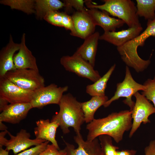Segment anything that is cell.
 I'll use <instances>...</instances> for the list:
<instances>
[{
  "instance_id": "1",
  "label": "cell",
  "mask_w": 155,
  "mask_h": 155,
  "mask_svg": "<svg viewBox=\"0 0 155 155\" xmlns=\"http://www.w3.org/2000/svg\"><path fill=\"white\" fill-rule=\"evenodd\" d=\"M132 111L125 110L114 112L101 119H94L86 125L88 130L87 140L92 141L102 135H108L118 143L123 139L125 131L132 126Z\"/></svg>"
},
{
  "instance_id": "2",
  "label": "cell",
  "mask_w": 155,
  "mask_h": 155,
  "mask_svg": "<svg viewBox=\"0 0 155 155\" xmlns=\"http://www.w3.org/2000/svg\"><path fill=\"white\" fill-rule=\"evenodd\" d=\"M58 105L59 111L53 116L51 121L58 123L64 134L69 133L71 127L76 134L80 133L81 127L85 122L81 102L68 93L63 95Z\"/></svg>"
},
{
  "instance_id": "3",
  "label": "cell",
  "mask_w": 155,
  "mask_h": 155,
  "mask_svg": "<svg viewBox=\"0 0 155 155\" xmlns=\"http://www.w3.org/2000/svg\"><path fill=\"white\" fill-rule=\"evenodd\" d=\"M147 27L138 36L123 45L117 47L122 61L127 66L133 68L137 72L143 71L150 63L149 59L144 60L138 55L137 48L143 46L146 40L150 36L155 37V18L148 20Z\"/></svg>"
},
{
  "instance_id": "4",
  "label": "cell",
  "mask_w": 155,
  "mask_h": 155,
  "mask_svg": "<svg viewBox=\"0 0 155 155\" xmlns=\"http://www.w3.org/2000/svg\"><path fill=\"white\" fill-rule=\"evenodd\" d=\"M101 5L93 4L90 0H85L88 8H94L104 11L122 20L129 28L141 25L136 6L131 0H103Z\"/></svg>"
},
{
  "instance_id": "5",
  "label": "cell",
  "mask_w": 155,
  "mask_h": 155,
  "mask_svg": "<svg viewBox=\"0 0 155 155\" xmlns=\"http://www.w3.org/2000/svg\"><path fill=\"white\" fill-rule=\"evenodd\" d=\"M20 88L34 92L45 86V80L39 71L29 69H16L4 77Z\"/></svg>"
},
{
  "instance_id": "6",
  "label": "cell",
  "mask_w": 155,
  "mask_h": 155,
  "mask_svg": "<svg viewBox=\"0 0 155 155\" xmlns=\"http://www.w3.org/2000/svg\"><path fill=\"white\" fill-rule=\"evenodd\" d=\"M30 137V133L24 129H21L16 136L12 135L7 130L0 132V147L5 146L6 150H12L15 155L32 146L38 145L46 141L36 138L31 139Z\"/></svg>"
},
{
  "instance_id": "7",
  "label": "cell",
  "mask_w": 155,
  "mask_h": 155,
  "mask_svg": "<svg viewBox=\"0 0 155 155\" xmlns=\"http://www.w3.org/2000/svg\"><path fill=\"white\" fill-rule=\"evenodd\" d=\"M125 69L124 80L117 84L114 95L105 103L103 105L104 107H108L113 101L123 97L126 98L123 101V103L128 105L130 110L131 111L135 103L132 100V96L138 91L144 90L145 87L143 84L138 83L133 79L128 66H126Z\"/></svg>"
},
{
  "instance_id": "8",
  "label": "cell",
  "mask_w": 155,
  "mask_h": 155,
  "mask_svg": "<svg viewBox=\"0 0 155 155\" xmlns=\"http://www.w3.org/2000/svg\"><path fill=\"white\" fill-rule=\"evenodd\" d=\"M60 62L66 71L87 78L94 82L101 77L98 71L95 70L91 65L74 54L71 56H63L60 59Z\"/></svg>"
},
{
  "instance_id": "9",
  "label": "cell",
  "mask_w": 155,
  "mask_h": 155,
  "mask_svg": "<svg viewBox=\"0 0 155 155\" xmlns=\"http://www.w3.org/2000/svg\"><path fill=\"white\" fill-rule=\"evenodd\" d=\"M67 86L58 87L55 84L44 86L34 92L30 103L33 108H41L48 104H59Z\"/></svg>"
},
{
  "instance_id": "10",
  "label": "cell",
  "mask_w": 155,
  "mask_h": 155,
  "mask_svg": "<svg viewBox=\"0 0 155 155\" xmlns=\"http://www.w3.org/2000/svg\"><path fill=\"white\" fill-rule=\"evenodd\" d=\"M134 96L135 98L136 101L131 111L133 121L129 135V138L133 136L142 123L144 124L150 123L148 119L149 116L155 113L154 106L144 96L138 92Z\"/></svg>"
},
{
  "instance_id": "11",
  "label": "cell",
  "mask_w": 155,
  "mask_h": 155,
  "mask_svg": "<svg viewBox=\"0 0 155 155\" xmlns=\"http://www.w3.org/2000/svg\"><path fill=\"white\" fill-rule=\"evenodd\" d=\"M34 92L20 88L5 77L0 78V97L10 104L30 102Z\"/></svg>"
},
{
  "instance_id": "12",
  "label": "cell",
  "mask_w": 155,
  "mask_h": 155,
  "mask_svg": "<svg viewBox=\"0 0 155 155\" xmlns=\"http://www.w3.org/2000/svg\"><path fill=\"white\" fill-rule=\"evenodd\" d=\"M74 139L78 145L76 149L73 145L63 140L66 145L64 150L66 155H103L97 138L92 141H85L80 133L76 134Z\"/></svg>"
},
{
  "instance_id": "13",
  "label": "cell",
  "mask_w": 155,
  "mask_h": 155,
  "mask_svg": "<svg viewBox=\"0 0 155 155\" xmlns=\"http://www.w3.org/2000/svg\"><path fill=\"white\" fill-rule=\"evenodd\" d=\"M71 17L74 30L70 33L71 35L85 39L95 32L96 25L87 11H77Z\"/></svg>"
},
{
  "instance_id": "14",
  "label": "cell",
  "mask_w": 155,
  "mask_h": 155,
  "mask_svg": "<svg viewBox=\"0 0 155 155\" xmlns=\"http://www.w3.org/2000/svg\"><path fill=\"white\" fill-rule=\"evenodd\" d=\"M33 107L30 102L10 104L0 114V122L19 123L26 117Z\"/></svg>"
},
{
  "instance_id": "15",
  "label": "cell",
  "mask_w": 155,
  "mask_h": 155,
  "mask_svg": "<svg viewBox=\"0 0 155 155\" xmlns=\"http://www.w3.org/2000/svg\"><path fill=\"white\" fill-rule=\"evenodd\" d=\"M143 30L141 24L118 32H106L101 36L99 39L105 41L119 47L138 36Z\"/></svg>"
},
{
  "instance_id": "16",
  "label": "cell",
  "mask_w": 155,
  "mask_h": 155,
  "mask_svg": "<svg viewBox=\"0 0 155 155\" xmlns=\"http://www.w3.org/2000/svg\"><path fill=\"white\" fill-rule=\"evenodd\" d=\"M86 11L95 25L101 27L104 32L115 31L125 24L121 20L110 16L104 11L94 8H87Z\"/></svg>"
},
{
  "instance_id": "17",
  "label": "cell",
  "mask_w": 155,
  "mask_h": 155,
  "mask_svg": "<svg viewBox=\"0 0 155 155\" xmlns=\"http://www.w3.org/2000/svg\"><path fill=\"white\" fill-rule=\"evenodd\" d=\"M25 33L23 34L20 47L14 55L13 61L16 69H29L39 71L35 57L26 44Z\"/></svg>"
},
{
  "instance_id": "18",
  "label": "cell",
  "mask_w": 155,
  "mask_h": 155,
  "mask_svg": "<svg viewBox=\"0 0 155 155\" xmlns=\"http://www.w3.org/2000/svg\"><path fill=\"white\" fill-rule=\"evenodd\" d=\"M20 44L15 43L10 35L9 43L0 53V78L8 71L16 69L13 59L15 53L19 51Z\"/></svg>"
},
{
  "instance_id": "19",
  "label": "cell",
  "mask_w": 155,
  "mask_h": 155,
  "mask_svg": "<svg viewBox=\"0 0 155 155\" xmlns=\"http://www.w3.org/2000/svg\"><path fill=\"white\" fill-rule=\"evenodd\" d=\"M36 127L34 129L36 138L45 140L51 142L59 150L55 139V135L59 124L56 121H51L49 119H40L36 122Z\"/></svg>"
},
{
  "instance_id": "20",
  "label": "cell",
  "mask_w": 155,
  "mask_h": 155,
  "mask_svg": "<svg viewBox=\"0 0 155 155\" xmlns=\"http://www.w3.org/2000/svg\"><path fill=\"white\" fill-rule=\"evenodd\" d=\"M100 36L98 32H94L84 39L83 43L74 54L88 62L94 67Z\"/></svg>"
},
{
  "instance_id": "21",
  "label": "cell",
  "mask_w": 155,
  "mask_h": 155,
  "mask_svg": "<svg viewBox=\"0 0 155 155\" xmlns=\"http://www.w3.org/2000/svg\"><path fill=\"white\" fill-rule=\"evenodd\" d=\"M108 100V97L105 95L95 96H92L88 101L81 102L85 122L89 123L92 122L94 119V115L96 111Z\"/></svg>"
},
{
  "instance_id": "22",
  "label": "cell",
  "mask_w": 155,
  "mask_h": 155,
  "mask_svg": "<svg viewBox=\"0 0 155 155\" xmlns=\"http://www.w3.org/2000/svg\"><path fill=\"white\" fill-rule=\"evenodd\" d=\"M64 6V2L59 0H36L35 13L38 19H42L47 13L57 11Z\"/></svg>"
},
{
  "instance_id": "23",
  "label": "cell",
  "mask_w": 155,
  "mask_h": 155,
  "mask_svg": "<svg viewBox=\"0 0 155 155\" xmlns=\"http://www.w3.org/2000/svg\"><path fill=\"white\" fill-rule=\"evenodd\" d=\"M116 67L114 64L107 72L99 79L92 84L88 85L86 88V92L92 96H104L107 83Z\"/></svg>"
},
{
  "instance_id": "24",
  "label": "cell",
  "mask_w": 155,
  "mask_h": 155,
  "mask_svg": "<svg viewBox=\"0 0 155 155\" xmlns=\"http://www.w3.org/2000/svg\"><path fill=\"white\" fill-rule=\"evenodd\" d=\"M137 14L146 20L155 18V0H136Z\"/></svg>"
},
{
  "instance_id": "25",
  "label": "cell",
  "mask_w": 155,
  "mask_h": 155,
  "mask_svg": "<svg viewBox=\"0 0 155 155\" xmlns=\"http://www.w3.org/2000/svg\"><path fill=\"white\" fill-rule=\"evenodd\" d=\"M0 3L10 7L12 9L20 10L28 14L35 13V0H1Z\"/></svg>"
},
{
  "instance_id": "26",
  "label": "cell",
  "mask_w": 155,
  "mask_h": 155,
  "mask_svg": "<svg viewBox=\"0 0 155 155\" xmlns=\"http://www.w3.org/2000/svg\"><path fill=\"white\" fill-rule=\"evenodd\" d=\"M98 137L103 155H117V150L119 148L113 144L112 137L106 135H101Z\"/></svg>"
},
{
  "instance_id": "27",
  "label": "cell",
  "mask_w": 155,
  "mask_h": 155,
  "mask_svg": "<svg viewBox=\"0 0 155 155\" xmlns=\"http://www.w3.org/2000/svg\"><path fill=\"white\" fill-rule=\"evenodd\" d=\"M143 85L145 87L142 94L148 100L152 101L155 108V76L152 79H149Z\"/></svg>"
},
{
  "instance_id": "28",
  "label": "cell",
  "mask_w": 155,
  "mask_h": 155,
  "mask_svg": "<svg viewBox=\"0 0 155 155\" xmlns=\"http://www.w3.org/2000/svg\"><path fill=\"white\" fill-rule=\"evenodd\" d=\"M63 12L58 11L50 12L44 17L43 19L55 26L62 27Z\"/></svg>"
},
{
  "instance_id": "29",
  "label": "cell",
  "mask_w": 155,
  "mask_h": 155,
  "mask_svg": "<svg viewBox=\"0 0 155 155\" xmlns=\"http://www.w3.org/2000/svg\"><path fill=\"white\" fill-rule=\"evenodd\" d=\"M49 142V141H46L15 155H38L46 149Z\"/></svg>"
},
{
  "instance_id": "30",
  "label": "cell",
  "mask_w": 155,
  "mask_h": 155,
  "mask_svg": "<svg viewBox=\"0 0 155 155\" xmlns=\"http://www.w3.org/2000/svg\"><path fill=\"white\" fill-rule=\"evenodd\" d=\"M64 7L66 10L68 11L72 7L78 11H86V8L84 6L85 1L82 0H63Z\"/></svg>"
},
{
  "instance_id": "31",
  "label": "cell",
  "mask_w": 155,
  "mask_h": 155,
  "mask_svg": "<svg viewBox=\"0 0 155 155\" xmlns=\"http://www.w3.org/2000/svg\"><path fill=\"white\" fill-rule=\"evenodd\" d=\"M62 27L70 30V33L73 31V23L72 17L68 15L66 12H63Z\"/></svg>"
},
{
  "instance_id": "32",
  "label": "cell",
  "mask_w": 155,
  "mask_h": 155,
  "mask_svg": "<svg viewBox=\"0 0 155 155\" xmlns=\"http://www.w3.org/2000/svg\"><path fill=\"white\" fill-rule=\"evenodd\" d=\"M59 150L53 144H48L46 149L38 155H58Z\"/></svg>"
},
{
  "instance_id": "33",
  "label": "cell",
  "mask_w": 155,
  "mask_h": 155,
  "mask_svg": "<svg viewBox=\"0 0 155 155\" xmlns=\"http://www.w3.org/2000/svg\"><path fill=\"white\" fill-rule=\"evenodd\" d=\"M144 155H155V140H152L144 149Z\"/></svg>"
},
{
  "instance_id": "34",
  "label": "cell",
  "mask_w": 155,
  "mask_h": 155,
  "mask_svg": "<svg viewBox=\"0 0 155 155\" xmlns=\"http://www.w3.org/2000/svg\"><path fill=\"white\" fill-rule=\"evenodd\" d=\"M137 151L134 150H117V155H135Z\"/></svg>"
},
{
  "instance_id": "35",
  "label": "cell",
  "mask_w": 155,
  "mask_h": 155,
  "mask_svg": "<svg viewBox=\"0 0 155 155\" xmlns=\"http://www.w3.org/2000/svg\"><path fill=\"white\" fill-rule=\"evenodd\" d=\"M8 102L5 99L0 97V112H1L8 106Z\"/></svg>"
},
{
  "instance_id": "36",
  "label": "cell",
  "mask_w": 155,
  "mask_h": 155,
  "mask_svg": "<svg viewBox=\"0 0 155 155\" xmlns=\"http://www.w3.org/2000/svg\"><path fill=\"white\" fill-rule=\"evenodd\" d=\"M9 152L6 149H3L2 147H0V155H9Z\"/></svg>"
},
{
  "instance_id": "37",
  "label": "cell",
  "mask_w": 155,
  "mask_h": 155,
  "mask_svg": "<svg viewBox=\"0 0 155 155\" xmlns=\"http://www.w3.org/2000/svg\"><path fill=\"white\" fill-rule=\"evenodd\" d=\"M2 122H0V130L4 131L7 130V127Z\"/></svg>"
},
{
  "instance_id": "38",
  "label": "cell",
  "mask_w": 155,
  "mask_h": 155,
  "mask_svg": "<svg viewBox=\"0 0 155 155\" xmlns=\"http://www.w3.org/2000/svg\"><path fill=\"white\" fill-rule=\"evenodd\" d=\"M58 155H66V153L64 150H60L59 153Z\"/></svg>"
}]
</instances>
